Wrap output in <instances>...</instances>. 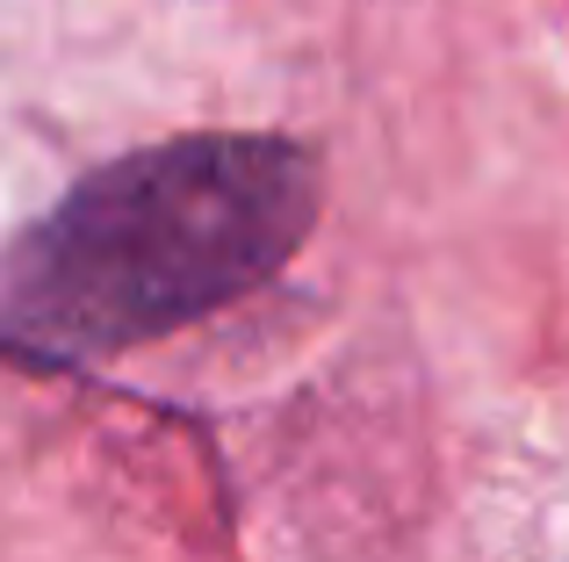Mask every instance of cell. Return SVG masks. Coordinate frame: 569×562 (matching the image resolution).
<instances>
[{
	"instance_id": "1",
	"label": "cell",
	"mask_w": 569,
	"mask_h": 562,
	"mask_svg": "<svg viewBox=\"0 0 569 562\" xmlns=\"http://www.w3.org/2000/svg\"><path fill=\"white\" fill-rule=\"evenodd\" d=\"M318 195L289 138H173L94 167L0 245V353L80 368L181 332L289 268Z\"/></svg>"
}]
</instances>
